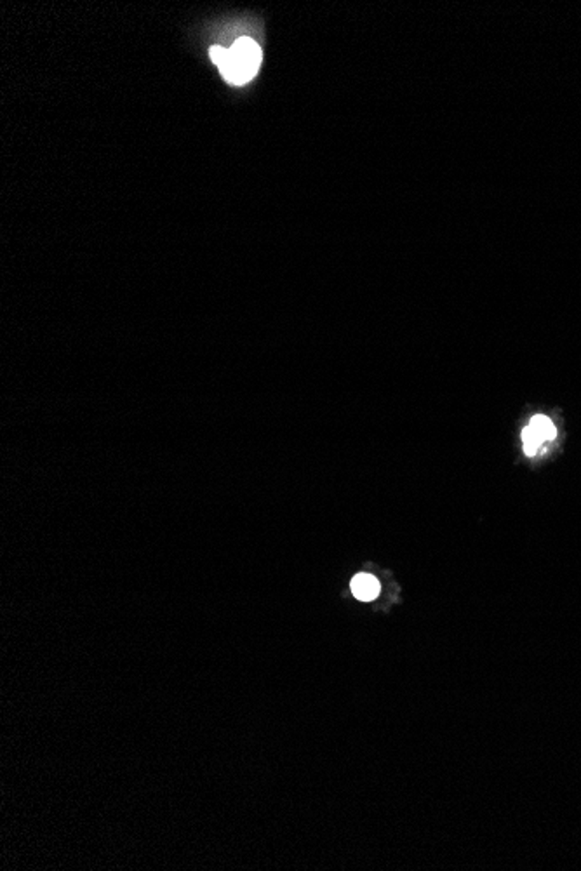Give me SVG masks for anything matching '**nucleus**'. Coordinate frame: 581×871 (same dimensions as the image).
I'll return each instance as SVG.
<instances>
[{
	"label": "nucleus",
	"mask_w": 581,
	"mask_h": 871,
	"mask_svg": "<svg viewBox=\"0 0 581 871\" xmlns=\"http://www.w3.org/2000/svg\"><path fill=\"white\" fill-rule=\"evenodd\" d=\"M352 594L362 602H371L378 597V579L371 574H357L350 583Z\"/></svg>",
	"instance_id": "obj_3"
},
{
	"label": "nucleus",
	"mask_w": 581,
	"mask_h": 871,
	"mask_svg": "<svg viewBox=\"0 0 581 871\" xmlns=\"http://www.w3.org/2000/svg\"><path fill=\"white\" fill-rule=\"evenodd\" d=\"M227 54H228V50H225V48H220V46H213V48H211V50H209V56H211V59H213V61H214V63H216L218 67H220V65H222V63L225 61V58H227Z\"/></svg>",
	"instance_id": "obj_4"
},
{
	"label": "nucleus",
	"mask_w": 581,
	"mask_h": 871,
	"mask_svg": "<svg viewBox=\"0 0 581 871\" xmlns=\"http://www.w3.org/2000/svg\"><path fill=\"white\" fill-rule=\"evenodd\" d=\"M261 48L250 37H241L230 50L225 61L220 65V72L228 82L242 86L253 78L261 65Z\"/></svg>",
	"instance_id": "obj_1"
},
{
	"label": "nucleus",
	"mask_w": 581,
	"mask_h": 871,
	"mask_svg": "<svg viewBox=\"0 0 581 871\" xmlns=\"http://www.w3.org/2000/svg\"><path fill=\"white\" fill-rule=\"evenodd\" d=\"M556 435V426H554L550 418L534 416L528 424V428H524V431H522L524 452L528 456H534L545 442L554 440Z\"/></svg>",
	"instance_id": "obj_2"
}]
</instances>
